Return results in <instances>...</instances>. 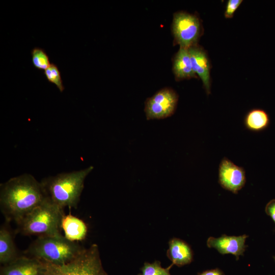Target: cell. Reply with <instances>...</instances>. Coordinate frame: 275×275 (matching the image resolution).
Wrapping results in <instances>:
<instances>
[{
	"label": "cell",
	"instance_id": "obj_22",
	"mask_svg": "<svg viewBox=\"0 0 275 275\" xmlns=\"http://www.w3.org/2000/svg\"><path fill=\"white\" fill-rule=\"evenodd\" d=\"M198 275H225L224 272L219 268L207 270L198 273Z\"/></svg>",
	"mask_w": 275,
	"mask_h": 275
},
{
	"label": "cell",
	"instance_id": "obj_14",
	"mask_svg": "<svg viewBox=\"0 0 275 275\" xmlns=\"http://www.w3.org/2000/svg\"><path fill=\"white\" fill-rule=\"evenodd\" d=\"M61 228L64 236L68 240L76 242L85 239L87 233V226L81 219L71 214L64 215L61 221Z\"/></svg>",
	"mask_w": 275,
	"mask_h": 275
},
{
	"label": "cell",
	"instance_id": "obj_18",
	"mask_svg": "<svg viewBox=\"0 0 275 275\" xmlns=\"http://www.w3.org/2000/svg\"><path fill=\"white\" fill-rule=\"evenodd\" d=\"M44 74L48 81L54 84L61 92L64 90L61 72L57 65L51 63L44 71Z\"/></svg>",
	"mask_w": 275,
	"mask_h": 275
},
{
	"label": "cell",
	"instance_id": "obj_2",
	"mask_svg": "<svg viewBox=\"0 0 275 275\" xmlns=\"http://www.w3.org/2000/svg\"><path fill=\"white\" fill-rule=\"evenodd\" d=\"M93 169V167L90 166L44 179L41 183L46 197L61 209L76 208L84 188L85 180Z\"/></svg>",
	"mask_w": 275,
	"mask_h": 275
},
{
	"label": "cell",
	"instance_id": "obj_11",
	"mask_svg": "<svg viewBox=\"0 0 275 275\" xmlns=\"http://www.w3.org/2000/svg\"><path fill=\"white\" fill-rule=\"evenodd\" d=\"M188 49L194 72L202 80L207 95L211 92V65L206 51L198 44Z\"/></svg>",
	"mask_w": 275,
	"mask_h": 275
},
{
	"label": "cell",
	"instance_id": "obj_16",
	"mask_svg": "<svg viewBox=\"0 0 275 275\" xmlns=\"http://www.w3.org/2000/svg\"><path fill=\"white\" fill-rule=\"evenodd\" d=\"M270 121L269 116L265 111L261 108H254L245 116L244 124L250 131L260 132L268 127Z\"/></svg>",
	"mask_w": 275,
	"mask_h": 275
},
{
	"label": "cell",
	"instance_id": "obj_9",
	"mask_svg": "<svg viewBox=\"0 0 275 275\" xmlns=\"http://www.w3.org/2000/svg\"><path fill=\"white\" fill-rule=\"evenodd\" d=\"M45 262L29 256H19L11 262L4 265L0 275H47Z\"/></svg>",
	"mask_w": 275,
	"mask_h": 275
},
{
	"label": "cell",
	"instance_id": "obj_21",
	"mask_svg": "<svg viewBox=\"0 0 275 275\" xmlns=\"http://www.w3.org/2000/svg\"><path fill=\"white\" fill-rule=\"evenodd\" d=\"M266 213L269 216L275 224V199L271 200L265 208Z\"/></svg>",
	"mask_w": 275,
	"mask_h": 275
},
{
	"label": "cell",
	"instance_id": "obj_23",
	"mask_svg": "<svg viewBox=\"0 0 275 275\" xmlns=\"http://www.w3.org/2000/svg\"><path fill=\"white\" fill-rule=\"evenodd\" d=\"M273 258L274 260L275 261V256H273Z\"/></svg>",
	"mask_w": 275,
	"mask_h": 275
},
{
	"label": "cell",
	"instance_id": "obj_8",
	"mask_svg": "<svg viewBox=\"0 0 275 275\" xmlns=\"http://www.w3.org/2000/svg\"><path fill=\"white\" fill-rule=\"evenodd\" d=\"M245 182V170L227 157L223 158L218 168V183L224 189L237 194Z\"/></svg>",
	"mask_w": 275,
	"mask_h": 275
},
{
	"label": "cell",
	"instance_id": "obj_3",
	"mask_svg": "<svg viewBox=\"0 0 275 275\" xmlns=\"http://www.w3.org/2000/svg\"><path fill=\"white\" fill-rule=\"evenodd\" d=\"M84 248L77 242L67 239L62 234L40 236L24 252L26 256L52 265H61L71 261Z\"/></svg>",
	"mask_w": 275,
	"mask_h": 275
},
{
	"label": "cell",
	"instance_id": "obj_4",
	"mask_svg": "<svg viewBox=\"0 0 275 275\" xmlns=\"http://www.w3.org/2000/svg\"><path fill=\"white\" fill-rule=\"evenodd\" d=\"M63 209L47 197L28 213L18 225V232L25 235H61Z\"/></svg>",
	"mask_w": 275,
	"mask_h": 275
},
{
	"label": "cell",
	"instance_id": "obj_7",
	"mask_svg": "<svg viewBox=\"0 0 275 275\" xmlns=\"http://www.w3.org/2000/svg\"><path fill=\"white\" fill-rule=\"evenodd\" d=\"M178 95L172 89H162L147 99L145 113L147 120L162 119L173 115L176 109Z\"/></svg>",
	"mask_w": 275,
	"mask_h": 275
},
{
	"label": "cell",
	"instance_id": "obj_17",
	"mask_svg": "<svg viewBox=\"0 0 275 275\" xmlns=\"http://www.w3.org/2000/svg\"><path fill=\"white\" fill-rule=\"evenodd\" d=\"M31 54L32 64L37 69L44 71L51 64L48 56L43 48L34 47Z\"/></svg>",
	"mask_w": 275,
	"mask_h": 275
},
{
	"label": "cell",
	"instance_id": "obj_19",
	"mask_svg": "<svg viewBox=\"0 0 275 275\" xmlns=\"http://www.w3.org/2000/svg\"><path fill=\"white\" fill-rule=\"evenodd\" d=\"M173 265L166 268L161 266L159 261H155L152 263L145 262L141 268L140 275H171L170 269Z\"/></svg>",
	"mask_w": 275,
	"mask_h": 275
},
{
	"label": "cell",
	"instance_id": "obj_12",
	"mask_svg": "<svg viewBox=\"0 0 275 275\" xmlns=\"http://www.w3.org/2000/svg\"><path fill=\"white\" fill-rule=\"evenodd\" d=\"M167 254L172 264L179 267L188 264L193 260V252L190 246L177 238H173L169 241Z\"/></svg>",
	"mask_w": 275,
	"mask_h": 275
},
{
	"label": "cell",
	"instance_id": "obj_5",
	"mask_svg": "<svg viewBox=\"0 0 275 275\" xmlns=\"http://www.w3.org/2000/svg\"><path fill=\"white\" fill-rule=\"evenodd\" d=\"M46 263L47 275H107L103 268L96 244L84 248L75 258L64 264Z\"/></svg>",
	"mask_w": 275,
	"mask_h": 275
},
{
	"label": "cell",
	"instance_id": "obj_15",
	"mask_svg": "<svg viewBox=\"0 0 275 275\" xmlns=\"http://www.w3.org/2000/svg\"><path fill=\"white\" fill-rule=\"evenodd\" d=\"M18 256L12 235L6 226L0 229V262L2 265L15 260Z\"/></svg>",
	"mask_w": 275,
	"mask_h": 275
},
{
	"label": "cell",
	"instance_id": "obj_1",
	"mask_svg": "<svg viewBox=\"0 0 275 275\" xmlns=\"http://www.w3.org/2000/svg\"><path fill=\"white\" fill-rule=\"evenodd\" d=\"M47 198L41 182L25 174L1 184L0 206L7 221L18 225Z\"/></svg>",
	"mask_w": 275,
	"mask_h": 275
},
{
	"label": "cell",
	"instance_id": "obj_20",
	"mask_svg": "<svg viewBox=\"0 0 275 275\" xmlns=\"http://www.w3.org/2000/svg\"><path fill=\"white\" fill-rule=\"evenodd\" d=\"M243 1L242 0H229L226 4L224 16L226 18H233L234 14Z\"/></svg>",
	"mask_w": 275,
	"mask_h": 275
},
{
	"label": "cell",
	"instance_id": "obj_10",
	"mask_svg": "<svg viewBox=\"0 0 275 275\" xmlns=\"http://www.w3.org/2000/svg\"><path fill=\"white\" fill-rule=\"evenodd\" d=\"M248 235L228 236L225 234L215 238L209 237L207 240V245L209 248L216 249L222 255L231 254L235 256L236 260L240 256H243L248 245L245 242Z\"/></svg>",
	"mask_w": 275,
	"mask_h": 275
},
{
	"label": "cell",
	"instance_id": "obj_13",
	"mask_svg": "<svg viewBox=\"0 0 275 275\" xmlns=\"http://www.w3.org/2000/svg\"><path fill=\"white\" fill-rule=\"evenodd\" d=\"M173 71L176 80L196 78L188 48L180 47L173 60Z\"/></svg>",
	"mask_w": 275,
	"mask_h": 275
},
{
	"label": "cell",
	"instance_id": "obj_6",
	"mask_svg": "<svg viewBox=\"0 0 275 275\" xmlns=\"http://www.w3.org/2000/svg\"><path fill=\"white\" fill-rule=\"evenodd\" d=\"M172 31L174 43L180 47L189 48L198 44L202 33V26L196 15L180 11L174 14Z\"/></svg>",
	"mask_w": 275,
	"mask_h": 275
}]
</instances>
